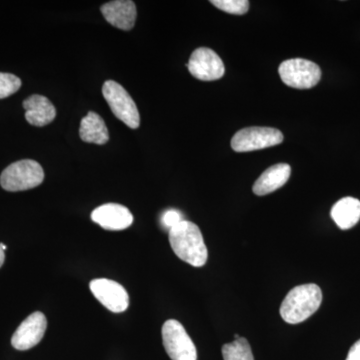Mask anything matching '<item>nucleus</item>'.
<instances>
[{
    "label": "nucleus",
    "mask_w": 360,
    "mask_h": 360,
    "mask_svg": "<svg viewBox=\"0 0 360 360\" xmlns=\"http://www.w3.org/2000/svg\"><path fill=\"white\" fill-rule=\"evenodd\" d=\"M169 243L175 255L194 267L203 266L207 262V248L200 227L184 220L168 231Z\"/></svg>",
    "instance_id": "1"
},
{
    "label": "nucleus",
    "mask_w": 360,
    "mask_h": 360,
    "mask_svg": "<svg viewBox=\"0 0 360 360\" xmlns=\"http://www.w3.org/2000/svg\"><path fill=\"white\" fill-rule=\"evenodd\" d=\"M322 292L316 284L309 283L296 286L288 293L281 304V317L290 324L307 321L321 307Z\"/></svg>",
    "instance_id": "2"
},
{
    "label": "nucleus",
    "mask_w": 360,
    "mask_h": 360,
    "mask_svg": "<svg viewBox=\"0 0 360 360\" xmlns=\"http://www.w3.org/2000/svg\"><path fill=\"white\" fill-rule=\"evenodd\" d=\"M44 179V168L32 160L11 163L0 175V184L6 191H27L40 186Z\"/></svg>",
    "instance_id": "3"
},
{
    "label": "nucleus",
    "mask_w": 360,
    "mask_h": 360,
    "mask_svg": "<svg viewBox=\"0 0 360 360\" xmlns=\"http://www.w3.org/2000/svg\"><path fill=\"white\" fill-rule=\"evenodd\" d=\"M103 94L113 115L132 129H139L141 116L132 97L122 84L108 80L104 82Z\"/></svg>",
    "instance_id": "4"
},
{
    "label": "nucleus",
    "mask_w": 360,
    "mask_h": 360,
    "mask_svg": "<svg viewBox=\"0 0 360 360\" xmlns=\"http://www.w3.org/2000/svg\"><path fill=\"white\" fill-rule=\"evenodd\" d=\"M279 75L288 86L309 89L319 84L321 70L316 63L307 59L292 58L283 61L278 68Z\"/></svg>",
    "instance_id": "5"
},
{
    "label": "nucleus",
    "mask_w": 360,
    "mask_h": 360,
    "mask_svg": "<svg viewBox=\"0 0 360 360\" xmlns=\"http://www.w3.org/2000/svg\"><path fill=\"white\" fill-rule=\"evenodd\" d=\"M165 352L172 360H198L193 341L179 321L169 319L162 326Z\"/></svg>",
    "instance_id": "6"
},
{
    "label": "nucleus",
    "mask_w": 360,
    "mask_h": 360,
    "mask_svg": "<svg viewBox=\"0 0 360 360\" xmlns=\"http://www.w3.org/2000/svg\"><path fill=\"white\" fill-rule=\"evenodd\" d=\"M283 141L281 130L272 127H248L234 134L231 148L236 153H248L278 146Z\"/></svg>",
    "instance_id": "7"
},
{
    "label": "nucleus",
    "mask_w": 360,
    "mask_h": 360,
    "mask_svg": "<svg viewBox=\"0 0 360 360\" xmlns=\"http://www.w3.org/2000/svg\"><path fill=\"white\" fill-rule=\"evenodd\" d=\"M193 77L202 82H213L224 75L225 68L217 52L200 47L191 54L186 65Z\"/></svg>",
    "instance_id": "8"
},
{
    "label": "nucleus",
    "mask_w": 360,
    "mask_h": 360,
    "mask_svg": "<svg viewBox=\"0 0 360 360\" xmlns=\"http://www.w3.org/2000/svg\"><path fill=\"white\" fill-rule=\"evenodd\" d=\"M94 297L115 314L125 311L129 307V296L122 284L110 279H94L89 284Z\"/></svg>",
    "instance_id": "9"
},
{
    "label": "nucleus",
    "mask_w": 360,
    "mask_h": 360,
    "mask_svg": "<svg viewBox=\"0 0 360 360\" xmlns=\"http://www.w3.org/2000/svg\"><path fill=\"white\" fill-rule=\"evenodd\" d=\"M47 328V321L42 312L30 314L21 322L11 338V345L18 350H28L37 347L44 338Z\"/></svg>",
    "instance_id": "10"
},
{
    "label": "nucleus",
    "mask_w": 360,
    "mask_h": 360,
    "mask_svg": "<svg viewBox=\"0 0 360 360\" xmlns=\"http://www.w3.org/2000/svg\"><path fill=\"white\" fill-rule=\"evenodd\" d=\"M91 219L106 231H123L134 222L129 208L117 203H106L96 208L91 213Z\"/></svg>",
    "instance_id": "11"
},
{
    "label": "nucleus",
    "mask_w": 360,
    "mask_h": 360,
    "mask_svg": "<svg viewBox=\"0 0 360 360\" xmlns=\"http://www.w3.org/2000/svg\"><path fill=\"white\" fill-rule=\"evenodd\" d=\"M101 13L108 23L122 30L134 28L136 21V6L131 0H115L101 7Z\"/></svg>",
    "instance_id": "12"
},
{
    "label": "nucleus",
    "mask_w": 360,
    "mask_h": 360,
    "mask_svg": "<svg viewBox=\"0 0 360 360\" xmlns=\"http://www.w3.org/2000/svg\"><path fill=\"white\" fill-rule=\"evenodd\" d=\"M25 118L33 127H45L53 122L56 110L47 97L33 94L23 101Z\"/></svg>",
    "instance_id": "13"
},
{
    "label": "nucleus",
    "mask_w": 360,
    "mask_h": 360,
    "mask_svg": "<svg viewBox=\"0 0 360 360\" xmlns=\"http://www.w3.org/2000/svg\"><path fill=\"white\" fill-rule=\"evenodd\" d=\"M290 174L291 168L286 163L272 165L258 177L253 186V193L258 196L274 193L288 181Z\"/></svg>",
    "instance_id": "14"
},
{
    "label": "nucleus",
    "mask_w": 360,
    "mask_h": 360,
    "mask_svg": "<svg viewBox=\"0 0 360 360\" xmlns=\"http://www.w3.org/2000/svg\"><path fill=\"white\" fill-rule=\"evenodd\" d=\"M80 139L87 143H96L99 146L110 141L108 127L101 115L94 111H89L80 122Z\"/></svg>",
    "instance_id": "15"
},
{
    "label": "nucleus",
    "mask_w": 360,
    "mask_h": 360,
    "mask_svg": "<svg viewBox=\"0 0 360 360\" xmlns=\"http://www.w3.org/2000/svg\"><path fill=\"white\" fill-rule=\"evenodd\" d=\"M330 214L340 229H352L360 219V201L354 198H342L333 205Z\"/></svg>",
    "instance_id": "16"
},
{
    "label": "nucleus",
    "mask_w": 360,
    "mask_h": 360,
    "mask_svg": "<svg viewBox=\"0 0 360 360\" xmlns=\"http://www.w3.org/2000/svg\"><path fill=\"white\" fill-rule=\"evenodd\" d=\"M224 360H255L248 340L239 338L222 347Z\"/></svg>",
    "instance_id": "17"
},
{
    "label": "nucleus",
    "mask_w": 360,
    "mask_h": 360,
    "mask_svg": "<svg viewBox=\"0 0 360 360\" xmlns=\"http://www.w3.org/2000/svg\"><path fill=\"white\" fill-rule=\"evenodd\" d=\"M212 4L224 13L241 15L248 13L250 2L248 0H212Z\"/></svg>",
    "instance_id": "18"
},
{
    "label": "nucleus",
    "mask_w": 360,
    "mask_h": 360,
    "mask_svg": "<svg viewBox=\"0 0 360 360\" xmlns=\"http://www.w3.org/2000/svg\"><path fill=\"white\" fill-rule=\"evenodd\" d=\"M20 87V78L11 73L0 72V99L13 96Z\"/></svg>",
    "instance_id": "19"
},
{
    "label": "nucleus",
    "mask_w": 360,
    "mask_h": 360,
    "mask_svg": "<svg viewBox=\"0 0 360 360\" xmlns=\"http://www.w3.org/2000/svg\"><path fill=\"white\" fill-rule=\"evenodd\" d=\"M184 220L181 213L175 210H169L163 213L162 217H161V224L169 231L170 229H174V226H176Z\"/></svg>",
    "instance_id": "20"
},
{
    "label": "nucleus",
    "mask_w": 360,
    "mask_h": 360,
    "mask_svg": "<svg viewBox=\"0 0 360 360\" xmlns=\"http://www.w3.org/2000/svg\"><path fill=\"white\" fill-rule=\"evenodd\" d=\"M347 360H360V340L350 348Z\"/></svg>",
    "instance_id": "21"
},
{
    "label": "nucleus",
    "mask_w": 360,
    "mask_h": 360,
    "mask_svg": "<svg viewBox=\"0 0 360 360\" xmlns=\"http://www.w3.org/2000/svg\"><path fill=\"white\" fill-rule=\"evenodd\" d=\"M4 260H6V253H4V250L0 248V267L4 265Z\"/></svg>",
    "instance_id": "22"
},
{
    "label": "nucleus",
    "mask_w": 360,
    "mask_h": 360,
    "mask_svg": "<svg viewBox=\"0 0 360 360\" xmlns=\"http://www.w3.org/2000/svg\"><path fill=\"white\" fill-rule=\"evenodd\" d=\"M0 248H1L4 251H6L7 248L6 245H4V243H0Z\"/></svg>",
    "instance_id": "23"
}]
</instances>
